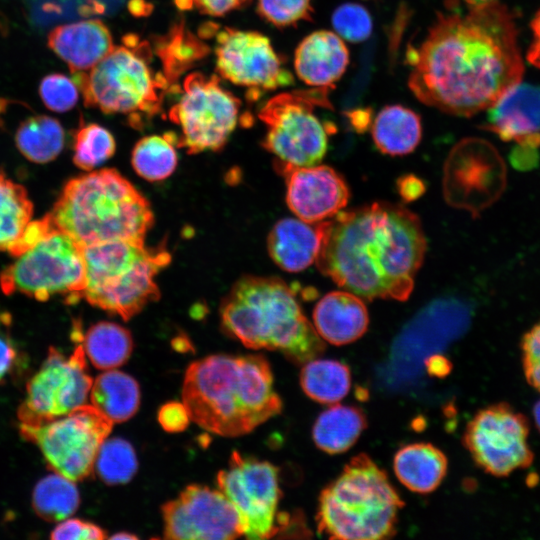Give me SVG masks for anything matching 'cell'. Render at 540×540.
Here are the masks:
<instances>
[{"instance_id":"1","label":"cell","mask_w":540,"mask_h":540,"mask_svg":"<svg viewBox=\"0 0 540 540\" xmlns=\"http://www.w3.org/2000/svg\"><path fill=\"white\" fill-rule=\"evenodd\" d=\"M408 60L415 97L463 117L487 110L524 73L514 18L498 2L438 13Z\"/></svg>"},{"instance_id":"2","label":"cell","mask_w":540,"mask_h":540,"mask_svg":"<svg viewBox=\"0 0 540 540\" xmlns=\"http://www.w3.org/2000/svg\"><path fill=\"white\" fill-rule=\"evenodd\" d=\"M426 251L417 215L385 201L340 211L323 222L316 264L361 298L406 300Z\"/></svg>"},{"instance_id":"3","label":"cell","mask_w":540,"mask_h":540,"mask_svg":"<svg viewBox=\"0 0 540 540\" xmlns=\"http://www.w3.org/2000/svg\"><path fill=\"white\" fill-rule=\"evenodd\" d=\"M182 400L193 422L228 437L251 432L282 409L270 365L261 355L217 354L192 362Z\"/></svg>"},{"instance_id":"4","label":"cell","mask_w":540,"mask_h":540,"mask_svg":"<svg viewBox=\"0 0 540 540\" xmlns=\"http://www.w3.org/2000/svg\"><path fill=\"white\" fill-rule=\"evenodd\" d=\"M220 319L224 332L246 347L278 351L298 364L325 349L293 291L277 277H241L222 300Z\"/></svg>"},{"instance_id":"5","label":"cell","mask_w":540,"mask_h":540,"mask_svg":"<svg viewBox=\"0 0 540 540\" xmlns=\"http://www.w3.org/2000/svg\"><path fill=\"white\" fill-rule=\"evenodd\" d=\"M48 215L56 228L82 247L144 242L154 222L147 199L115 169L70 179Z\"/></svg>"},{"instance_id":"6","label":"cell","mask_w":540,"mask_h":540,"mask_svg":"<svg viewBox=\"0 0 540 540\" xmlns=\"http://www.w3.org/2000/svg\"><path fill=\"white\" fill-rule=\"evenodd\" d=\"M402 506L385 471L359 454L321 491L317 530L331 539H387L396 532Z\"/></svg>"},{"instance_id":"7","label":"cell","mask_w":540,"mask_h":540,"mask_svg":"<svg viewBox=\"0 0 540 540\" xmlns=\"http://www.w3.org/2000/svg\"><path fill=\"white\" fill-rule=\"evenodd\" d=\"M123 44L112 49L91 69L74 74L84 104L106 114L128 116L138 128L159 114L171 82L152 66L149 43L136 35H126Z\"/></svg>"},{"instance_id":"8","label":"cell","mask_w":540,"mask_h":540,"mask_svg":"<svg viewBox=\"0 0 540 540\" xmlns=\"http://www.w3.org/2000/svg\"><path fill=\"white\" fill-rule=\"evenodd\" d=\"M85 287L91 305L127 321L160 297L155 276L171 260L162 248L144 242L110 241L82 247Z\"/></svg>"},{"instance_id":"9","label":"cell","mask_w":540,"mask_h":540,"mask_svg":"<svg viewBox=\"0 0 540 540\" xmlns=\"http://www.w3.org/2000/svg\"><path fill=\"white\" fill-rule=\"evenodd\" d=\"M332 89L313 87L280 93L263 105L258 113L266 126L262 145L275 156L274 163L304 167L324 158L335 126L322 121L315 110H333L329 99Z\"/></svg>"},{"instance_id":"10","label":"cell","mask_w":540,"mask_h":540,"mask_svg":"<svg viewBox=\"0 0 540 540\" xmlns=\"http://www.w3.org/2000/svg\"><path fill=\"white\" fill-rule=\"evenodd\" d=\"M15 258L0 274V287L6 295L17 292L38 301L61 295L69 304L82 298L83 250L67 233L54 227Z\"/></svg>"},{"instance_id":"11","label":"cell","mask_w":540,"mask_h":540,"mask_svg":"<svg viewBox=\"0 0 540 540\" xmlns=\"http://www.w3.org/2000/svg\"><path fill=\"white\" fill-rule=\"evenodd\" d=\"M113 422L93 405L40 424H19L25 440L36 444L56 473L80 481L91 475L97 453Z\"/></svg>"},{"instance_id":"12","label":"cell","mask_w":540,"mask_h":540,"mask_svg":"<svg viewBox=\"0 0 540 540\" xmlns=\"http://www.w3.org/2000/svg\"><path fill=\"white\" fill-rule=\"evenodd\" d=\"M239 110L240 100L216 75L189 74L180 98L168 113L170 121L180 128L177 146L190 154L221 149L237 125Z\"/></svg>"},{"instance_id":"13","label":"cell","mask_w":540,"mask_h":540,"mask_svg":"<svg viewBox=\"0 0 540 540\" xmlns=\"http://www.w3.org/2000/svg\"><path fill=\"white\" fill-rule=\"evenodd\" d=\"M217 484L237 510L246 538L269 539L280 531L281 489L273 464L234 451L227 469L218 473Z\"/></svg>"},{"instance_id":"14","label":"cell","mask_w":540,"mask_h":540,"mask_svg":"<svg viewBox=\"0 0 540 540\" xmlns=\"http://www.w3.org/2000/svg\"><path fill=\"white\" fill-rule=\"evenodd\" d=\"M526 416L506 403L478 411L464 432V445L486 473L506 477L528 468L534 459Z\"/></svg>"},{"instance_id":"15","label":"cell","mask_w":540,"mask_h":540,"mask_svg":"<svg viewBox=\"0 0 540 540\" xmlns=\"http://www.w3.org/2000/svg\"><path fill=\"white\" fill-rule=\"evenodd\" d=\"M85 356L80 343L68 357L49 348L40 369L27 383L26 397L17 412L19 424L47 422L85 404L93 384Z\"/></svg>"},{"instance_id":"16","label":"cell","mask_w":540,"mask_h":540,"mask_svg":"<svg viewBox=\"0 0 540 540\" xmlns=\"http://www.w3.org/2000/svg\"><path fill=\"white\" fill-rule=\"evenodd\" d=\"M215 56L219 75L245 87L249 100L294 83L284 59L259 32L222 27L215 34Z\"/></svg>"},{"instance_id":"17","label":"cell","mask_w":540,"mask_h":540,"mask_svg":"<svg viewBox=\"0 0 540 540\" xmlns=\"http://www.w3.org/2000/svg\"><path fill=\"white\" fill-rule=\"evenodd\" d=\"M506 183L504 161L484 139L465 138L450 151L443 173L446 202L477 215L502 194Z\"/></svg>"},{"instance_id":"18","label":"cell","mask_w":540,"mask_h":540,"mask_svg":"<svg viewBox=\"0 0 540 540\" xmlns=\"http://www.w3.org/2000/svg\"><path fill=\"white\" fill-rule=\"evenodd\" d=\"M161 510L166 539L230 540L243 536L240 516L220 490L189 485Z\"/></svg>"},{"instance_id":"19","label":"cell","mask_w":540,"mask_h":540,"mask_svg":"<svg viewBox=\"0 0 540 540\" xmlns=\"http://www.w3.org/2000/svg\"><path fill=\"white\" fill-rule=\"evenodd\" d=\"M286 181V202L297 218L319 223L332 218L348 203L350 192L344 178L332 167H304L274 163Z\"/></svg>"},{"instance_id":"20","label":"cell","mask_w":540,"mask_h":540,"mask_svg":"<svg viewBox=\"0 0 540 540\" xmlns=\"http://www.w3.org/2000/svg\"><path fill=\"white\" fill-rule=\"evenodd\" d=\"M487 111L482 128L503 141L540 148V86L520 81Z\"/></svg>"},{"instance_id":"21","label":"cell","mask_w":540,"mask_h":540,"mask_svg":"<svg viewBox=\"0 0 540 540\" xmlns=\"http://www.w3.org/2000/svg\"><path fill=\"white\" fill-rule=\"evenodd\" d=\"M47 44L72 73L88 71L114 46L109 28L99 19L56 26L49 32Z\"/></svg>"},{"instance_id":"22","label":"cell","mask_w":540,"mask_h":540,"mask_svg":"<svg viewBox=\"0 0 540 540\" xmlns=\"http://www.w3.org/2000/svg\"><path fill=\"white\" fill-rule=\"evenodd\" d=\"M349 50L343 39L328 30L307 35L297 46L294 69L298 78L312 87H332L345 73Z\"/></svg>"},{"instance_id":"23","label":"cell","mask_w":540,"mask_h":540,"mask_svg":"<svg viewBox=\"0 0 540 540\" xmlns=\"http://www.w3.org/2000/svg\"><path fill=\"white\" fill-rule=\"evenodd\" d=\"M313 326L323 341L346 345L362 337L369 315L361 297L350 291H332L324 295L313 310Z\"/></svg>"},{"instance_id":"24","label":"cell","mask_w":540,"mask_h":540,"mask_svg":"<svg viewBox=\"0 0 540 540\" xmlns=\"http://www.w3.org/2000/svg\"><path fill=\"white\" fill-rule=\"evenodd\" d=\"M323 222L309 223L299 218H284L272 228L267 248L272 260L283 270L300 272L318 257Z\"/></svg>"},{"instance_id":"25","label":"cell","mask_w":540,"mask_h":540,"mask_svg":"<svg viewBox=\"0 0 540 540\" xmlns=\"http://www.w3.org/2000/svg\"><path fill=\"white\" fill-rule=\"evenodd\" d=\"M448 468L447 458L429 443H412L401 447L393 459L397 479L412 492L427 494L442 483Z\"/></svg>"},{"instance_id":"26","label":"cell","mask_w":540,"mask_h":540,"mask_svg":"<svg viewBox=\"0 0 540 540\" xmlns=\"http://www.w3.org/2000/svg\"><path fill=\"white\" fill-rule=\"evenodd\" d=\"M372 139L383 154L403 156L415 150L422 138L420 116L400 104L383 107L373 120Z\"/></svg>"},{"instance_id":"27","label":"cell","mask_w":540,"mask_h":540,"mask_svg":"<svg viewBox=\"0 0 540 540\" xmlns=\"http://www.w3.org/2000/svg\"><path fill=\"white\" fill-rule=\"evenodd\" d=\"M72 336L83 346L90 362L101 370H111L123 365L133 350L130 332L113 322L101 321L93 324L84 334L75 324Z\"/></svg>"},{"instance_id":"28","label":"cell","mask_w":540,"mask_h":540,"mask_svg":"<svg viewBox=\"0 0 540 540\" xmlns=\"http://www.w3.org/2000/svg\"><path fill=\"white\" fill-rule=\"evenodd\" d=\"M366 428V418L357 407L332 404L317 417L312 438L325 453L340 454L349 450Z\"/></svg>"},{"instance_id":"29","label":"cell","mask_w":540,"mask_h":540,"mask_svg":"<svg viewBox=\"0 0 540 540\" xmlns=\"http://www.w3.org/2000/svg\"><path fill=\"white\" fill-rule=\"evenodd\" d=\"M92 405L113 423L130 419L140 405V389L130 375L117 370L100 374L90 390Z\"/></svg>"},{"instance_id":"30","label":"cell","mask_w":540,"mask_h":540,"mask_svg":"<svg viewBox=\"0 0 540 540\" xmlns=\"http://www.w3.org/2000/svg\"><path fill=\"white\" fill-rule=\"evenodd\" d=\"M14 138L17 149L26 159L44 164L61 153L65 132L58 119L35 114L19 123Z\"/></svg>"},{"instance_id":"31","label":"cell","mask_w":540,"mask_h":540,"mask_svg":"<svg viewBox=\"0 0 540 540\" xmlns=\"http://www.w3.org/2000/svg\"><path fill=\"white\" fill-rule=\"evenodd\" d=\"M300 384L312 400L332 405L348 394L351 388L350 369L338 360L315 357L304 363Z\"/></svg>"},{"instance_id":"32","label":"cell","mask_w":540,"mask_h":540,"mask_svg":"<svg viewBox=\"0 0 540 540\" xmlns=\"http://www.w3.org/2000/svg\"><path fill=\"white\" fill-rule=\"evenodd\" d=\"M33 204L25 187L0 171V252H9L31 222Z\"/></svg>"},{"instance_id":"33","label":"cell","mask_w":540,"mask_h":540,"mask_svg":"<svg viewBox=\"0 0 540 540\" xmlns=\"http://www.w3.org/2000/svg\"><path fill=\"white\" fill-rule=\"evenodd\" d=\"M80 503L74 481L58 474L47 475L35 485L32 507L42 519L57 522L74 514Z\"/></svg>"},{"instance_id":"34","label":"cell","mask_w":540,"mask_h":540,"mask_svg":"<svg viewBox=\"0 0 540 540\" xmlns=\"http://www.w3.org/2000/svg\"><path fill=\"white\" fill-rule=\"evenodd\" d=\"M177 135H151L140 139L132 151V166L136 173L148 181L169 177L177 166Z\"/></svg>"},{"instance_id":"35","label":"cell","mask_w":540,"mask_h":540,"mask_svg":"<svg viewBox=\"0 0 540 540\" xmlns=\"http://www.w3.org/2000/svg\"><path fill=\"white\" fill-rule=\"evenodd\" d=\"M156 46L163 72L172 85L187 68L203 58L208 51L204 43L191 35L182 23L176 24L168 35L161 37Z\"/></svg>"},{"instance_id":"36","label":"cell","mask_w":540,"mask_h":540,"mask_svg":"<svg viewBox=\"0 0 540 540\" xmlns=\"http://www.w3.org/2000/svg\"><path fill=\"white\" fill-rule=\"evenodd\" d=\"M94 468L104 483L125 484L133 478L138 468L135 450L122 438L105 439L97 453Z\"/></svg>"},{"instance_id":"37","label":"cell","mask_w":540,"mask_h":540,"mask_svg":"<svg viewBox=\"0 0 540 540\" xmlns=\"http://www.w3.org/2000/svg\"><path fill=\"white\" fill-rule=\"evenodd\" d=\"M113 135L97 123H82L73 134V163L90 171L107 161L114 154Z\"/></svg>"},{"instance_id":"38","label":"cell","mask_w":540,"mask_h":540,"mask_svg":"<svg viewBox=\"0 0 540 540\" xmlns=\"http://www.w3.org/2000/svg\"><path fill=\"white\" fill-rule=\"evenodd\" d=\"M335 33L351 43H360L370 37L373 20L370 12L361 4L347 2L339 5L331 16Z\"/></svg>"},{"instance_id":"39","label":"cell","mask_w":540,"mask_h":540,"mask_svg":"<svg viewBox=\"0 0 540 540\" xmlns=\"http://www.w3.org/2000/svg\"><path fill=\"white\" fill-rule=\"evenodd\" d=\"M258 14L277 28L296 26L302 21H312V0H258Z\"/></svg>"},{"instance_id":"40","label":"cell","mask_w":540,"mask_h":540,"mask_svg":"<svg viewBox=\"0 0 540 540\" xmlns=\"http://www.w3.org/2000/svg\"><path fill=\"white\" fill-rule=\"evenodd\" d=\"M39 96L51 111L63 113L71 110L79 99V89L71 78L61 73L44 76L39 84Z\"/></svg>"},{"instance_id":"41","label":"cell","mask_w":540,"mask_h":540,"mask_svg":"<svg viewBox=\"0 0 540 540\" xmlns=\"http://www.w3.org/2000/svg\"><path fill=\"white\" fill-rule=\"evenodd\" d=\"M521 355L528 384L540 392V321L522 337Z\"/></svg>"},{"instance_id":"42","label":"cell","mask_w":540,"mask_h":540,"mask_svg":"<svg viewBox=\"0 0 540 540\" xmlns=\"http://www.w3.org/2000/svg\"><path fill=\"white\" fill-rule=\"evenodd\" d=\"M54 540H101L106 537L99 526L80 519H65L51 532Z\"/></svg>"},{"instance_id":"43","label":"cell","mask_w":540,"mask_h":540,"mask_svg":"<svg viewBox=\"0 0 540 540\" xmlns=\"http://www.w3.org/2000/svg\"><path fill=\"white\" fill-rule=\"evenodd\" d=\"M251 0H174L180 10H197L209 16H223L249 3Z\"/></svg>"},{"instance_id":"44","label":"cell","mask_w":540,"mask_h":540,"mask_svg":"<svg viewBox=\"0 0 540 540\" xmlns=\"http://www.w3.org/2000/svg\"><path fill=\"white\" fill-rule=\"evenodd\" d=\"M190 420L186 406L177 401L162 405L158 412V421L161 427L171 433L185 430Z\"/></svg>"},{"instance_id":"45","label":"cell","mask_w":540,"mask_h":540,"mask_svg":"<svg viewBox=\"0 0 540 540\" xmlns=\"http://www.w3.org/2000/svg\"><path fill=\"white\" fill-rule=\"evenodd\" d=\"M10 316L5 312H0V381L12 368L17 351L8 333Z\"/></svg>"},{"instance_id":"46","label":"cell","mask_w":540,"mask_h":540,"mask_svg":"<svg viewBox=\"0 0 540 540\" xmlns=\"http://www.w3.org/2000/svg\"><path fill=\"white\" fill-rule=\"evenodd\" d=\"M511 164L518 170L527 171L539 163V148L515 145L509 156Z\"/></svg>"},{"instance_id":"47","label":"cell","mask_w":540,"mask_h":540,"mask_svg":"<svg viewBox=\"0 0 540 540\" xmlns=\"http://www.w3.org/2000/svg\"><path fill=\"white\" fill-rule=\"evenodd\" d=\"M400 196L405 201H413L420 197L424 191V182L414 175H405L397 182Z\"/></svg>"},{"instance_id":"48","label":"cell","mask_w":540,"mask_h":540,"mask_svg":"<svg viewBox=\"0 0 540 540\" xmlns=\"http://www.w3.org/2000/svg\"><path fill=\"white\" fill-rule=\"evenodd\" d=\"M532 41L527 51V61L534 67L540 68V10L531 21Z\"/></svg>"},{"instance_id":"49","label":"cell","mask_w":540,"mask_h":540,"mask_svg":"<svg viewBox=\"0 0 540 540\" xmlns=\"http://www.w3.org/2000/svg\"><path fill=\"white\" fill-rule=\"evenodd\" d=\"M353 127L358 131H364L371 121V112L369 109H358L348 112L347 116Z\"/></svg>"},{"instance_id":"50","label":"cell","mask_w":540,"mask_h":540,"mask_svg":"<svg viewBox=\"0 0 540 540\" xmlns=\"http://www.w3.org/2000/svg\"><path fill=\"white\" fill-rule=\"evenodd\" d=\"M533 419L536 428L540 433V399L535 403L533 407Z\"/></svg>"},{"instance_id":"51","label":"cell","mask_w":540,"mask_h":540,"mask_svg":"<svg viewBox=\"0 0 540 540\" xmlns=\"http://www.w3.org/2000/svg\"><path fill=\"white\" fill-rule=\"evenodd\" d=\"M468 7H478L487 5L493 2H497V0H464Z\"/></svg>"},{"instance_id":"52","label":"cell","mask_w":540,"mask_h":540,"mask_svg":"<svg viewBox=\"0 0 540 540\" xmlns=\"http://www.w3.org/2000/svg\"><path fill=\"white\" fill-rule=\"evenodd\" d=\"M110 538L111 539H137L138 537L133 534L122 532V533H117L115 535H112Z\"/></svg>"}]
</instances>
